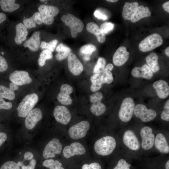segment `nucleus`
<instances>
[{
  "instance_id": "obj_5",
  "label": "nucleus",
  "mask_w": 169,
  "mask_h": 169,
  "mask_svg": "<svg viewBox=\"0 0 169 169\" xmlns=\"http://www.w3.org/2000/svg\"><path fill=\"white\" fill-rule=\"evenodd\" d=\"M163 42L161 37L158 34L154 33L143 40L140 43L139 48L142 52H147L160 46Z\"/></svg>"
},
{
  "instance_id": "obj_23",
  "label": "nucleus",
  "mask_w": 169,
  "mask_h": 169,
  "mask_svg": "<svg viewBox=\"0 0 169 169\" xmlns=\"http://www.w3.org/2000/svg\"><path fill=\"white\" fill-rule=\"evenodd\" d=\"M18 89V85L12 82L9 84V88L0 85V97L9 100H13L15 97L14 91Z\"/></svg>"
},
{
  "instance_id": "obj_18",
  "label": "nucleus",
  "mask_w": 169,
  "mask_h": 169,
  "mask_svg": "<svg viewBox=\"0 0 169 169\" xmlns=\"http://www.w3.org/2000/svg\"><path fill=\"white\" fill-rule=\"evenodd\" d=\"M60 89V92L57 97L58 101L64 105H70L72 100L69 94L73 92L72 87L69 84H64L61 86Z\"/></svg>"
},
{
  "instance_id": "obj_37",
  "label": "nucleus",
  "mask_w": 169,
  "mask_h": 169,
  "mask_svg": "<svg viewBox=\"0 0 169 169\" xmlns=\"http://www.w3.org/2000/svg\"><path fill=\"white\" fill-rule=\"evenodd\" d=\"M106 60L103 57L99 58L95 66L93 73L94 74H101L104 71L106 65Z\"/></svg>"
},
{
  "instance_id": "obj_28",
  "label": "nucleus",
  "mask_w": 169,
  "mask_h": 169,
  "mask_svg": "<svg viewBox=\"0 0 169 169\" xmlns=\"http://www.w3.org/2000/svg\"><path fill=\"white\" fill-rule=\"evenodd\" d=\"M151 14V12L148 7L140 6L137 8L131 21L132 23H135L142 18L149 17Z\"/></svg>"
},
{
  "instance_id": "obj_35",
  "label": "nucleus",
  "mask_w": 169,
  "mask_h": 169,
  "mask_svg": "<svg viewBox=\"0 0 169 169\" xmlns=\"http://www.w3.org/2000/svg\"><path fill=\"white\" fill-rule=\"evenodd\" d=\"M43 166L49 169H64L62 167V164L58 160L52 159H47L43 162Z\"/></svg>"
},
{
  "instance_id": "obj_19",
  "label": "nucleus",
  "mask_w": 169,
  "mask_h": 169,
  "mask_svg": "<svg viewBox=\"0 0 169 169\" xmlns=\"http://www.w3.org/2000/svg\"><path fill=\"white\" fill-rule=\"evenodd\" d=\"M129 56V53L127 51L126 48L123 46L120 47L113 55V63L116 66H121L127 61Z\"/></svg>"
},
{
  "instance_id": "obj_16",
  "label": "nucleus",
  "mask_w": 169,
  "mask_h": 169,
  "mask_svg": "<svg viewBox=\"0 0 169 169\" xmlns=\"http://www.w3.org/2000/svg\"><path fill=\"white\" fill-rule=\"evenodd\" d=\"M42 118V114L39 109L36 108L32 110L26 116L25 121L26 128L29 130L33 129Z\"/></svg>"
},
{
  "instance_id": "obj_56",
  "label": "nucleus",
  "mask_w": 169,
  "mask_h": 169,
  "mask_svg": "<svg viewBox=\"0 0 169 169\" xmlns=\"http://www.w3.org/2000/svg\"><path fill=\"white\" fill-rule=\"evenodd\" d=\"M106 1L110 2L115 3L118 1L117 0H107Z\"/></svg>"
},
{
  "instance_id": "obj_21",
  "label": "nucleus",
  "mask_w": 169,
  "mask_h": 169,
  "mask_svg": "<svg viewBox=\"0 0 169 169\" xmlns=\"http://www.w3.org/2000/svg\"><path fill=\"white\" fill-rule=\"evenodd\" d=\"M152 86L160 98L164 99L169 96V86L166 81L163 80L156 81L153 83Z\"/></svg>"
},
{
  "instance_id": "obj_25",
  "label": "nucleus",
  "mask_w": 169,
  "mask_h": 169,
  "mask_svg": "<svg viewBox=\"0 0 169 169\" xmlns=\"http://www.w3.org/2000/svg\"><path fill=\"white\" fill-rule=\"evenodd\" d=\"M40 44L39 32L36 31L25 42L23 46L24 47H28L32 51H37L39 49Z\"/></svg>"
},
{
  "instance_id": "obj_36",
  "label": "nucleus",
  "mask_w": 169,
  "mask_h": 169,
  "mask_svg": "<svg viewBox=\"0 0 169 169\" xmlns=\"http://www.w3.org/2000/svg\"><path fill=\"white\" fill-rule=\"evenodd\" d=\"M53 54L51 51L47 49L43 50L40 54L38 59V64L41 66H44L47 59H51L53 58Z\"/></svg>"
},
{
  "instance_id": "obj_31",
  "label": "nucleus",
  "mask_w": 169,
  "mask_h": 169,
  "mask_svg": "<svg viewBox=\"0 0 169 169\" xmlns=\"http://www.w3.org/2000/svg\"><path fill=\"white\" fill-rule=\"evenodd\" d=\"M92 83L90 89L92 92H96L99 90L103 85V78L101 74H94L90 78Z\"/></svg>"
},
{
  "instance_id": "obj_41",
  "label": "nucleus",
  "mask_w": 169,
  "mask_h": 169,
  "mask_svg": "<svg viewBox=\"0 0 169 169\" xmlns=\"http://www.w3.org/2000/svg\"><path fill=\"white\" fill-rule=\"evenodd\" d=\"M161 117L163 120L168 121L169 120V100L165 103L164 108L161 115Z\"/></svg>"
},
{
  "instance_id": "obj_55",
  "label": "nucleus",
  "mask_w": 169,
  "mask_h": 169,
  "mask_svg": "<svg viewBox=\"0 0 169 169\" xmlns=\"http://www.w3.org/2000/svg\"><path fill=\"white\" fill-rule=\"evenodd\" d=\"M166 169H169V160H168L165 164Z\"/></svg>"
},
{
  "instance_id": "obj_47",
  "label": "nucleus",
  "mask_w": 169,
  "mask_h": 169,
  "mask_svg": "<svg viewBox=\"0 0 169 169\" xmlns=\"http://www.w3.org/2000/svg\"><path fill=\"white\" fill-rule=\"evenodd\" d=\"M95 16L99 19H102L103 20H106L108 18L106 15L102 13L98 10H96L94 12Z\"/></svg>"
},
{
  "instance_id": "obj_44",
  "label": "nucleus",
  "mask_w": 169,
  "mask_h": 169,
  "mask_svg": "<svg viewBox=\"0 0 169 169\" xmlns=\"http://www.w3.org/2000/svg\"><path fill=\"white\" fill-rule=\"evenodd\" d=\"M13 105L10 102H6L0 97V110H8L11 108Z\"/></svg>"
},
{
  "instance_id": "obj_51",
  "label": "nucleus",
  "mask_w": 169,
  "mask_h": 169,
  "mask_svg": "<svg viewBox=\"0 0 169 169\" xmlns=\"http://www.w3.org/2000/svg\"><path fill=\"white\" fill-rule=\"evenodd\" d=\"M6 18V15L4 13L0 12V23L4 21Z\"/></svg>"
},
{
  "instance_id": "obj_49",
  "label": "nucleus",
  "mask_w": 169,
  "mask_h": 169,
  "mask_svg": "<svg viewBox=\"0 0 169 169\" xmlns=\"http://www.w3.org/2000/svg\"><path fill=\"white\" fill-rule=\"evenodd\" d=\"M33 153L29 151L26 152L24 156V159L25 160H30L33 159Z\"/></svg>"
},
{
  "instance_id": "obj_26",
  "label": "nucleus",
  "mask_w": 169,
  "mask_h": 169,
  "mask_svg": "<svg viewBox=\"0 0 169 169\" xmlns=\"http://www.w3.org/2000/svg\"><path fill=\"white\" fill-rule=\"evenodd\" d=\"M86 28L88 32L96 36L99 43H102L105 41V34L101 31L96 23L93 22H90L87 24Z\"/></svg>"
},
{
  "instance_id": "obj_4",
  "label": "nucleus",
  "mask_w": 169,
  "mask_h": 169,
  "mask_svg": "<svg viewBox=\"0 0 169 169\" xmlns=\"http://www.w3.org/2000/svg\"><path fill=\"white\" fill-rule=\"evenodd\" d=\"M135 104L131 97H127L123 101L119 110L118 116L122 121L126 122L131 119L134 113Z\"/></svg>"
},
{
  "instance_id": "obj_27",
  "label": "nucleus",
  "mask_w": 169,
  "mask_h": 169,
  "mask_svg": "<svg viewBox=\"0 0 169 169\" xmlns=\"http://www.w3.org/2000/svg\"><path fill=\"white\" fill-rule=\"evenodd\" d=\"M16 32L15 42L18 44H21L26 39L28 31L26 27L22 23L18 24L15 27Z\"/></svg>"
},
{
  "instance_id": "obj_22",
  "label": "nucleus",
  "mask_w": 169,
  "mask_h": 169,
  "mask_svg": "<svg viewBox=\"0 0 169 169\" xmlns=\"http://www.w3.org/2000/svg\"><path fill=\"white\" fill-rule=\"evenodd\" d=\"M154 145L156 149L160 153L167 154L169 152V146L164 135L161 133L157 134L155 137Z\"/></svg>"
},
{
  "instance_id": "obj_50",
  "label": "nucleus",
  "mask_w": 169,
  "mask_h": 169,
  "mask_svg": "<svg viewBox=\"0 0 169 169\" xmlns=\"http://www.w3.org/2000/svg\"><path fill=\"white\" fill-rule=\"evenodd\" d=\"M162 8L164 10L167 12L169 13V1L164 3L162 5Z\"/></svg>"
},
{
  "instance_id": "obj_34",
  "label": "nucleus",
  "mask_w": 169,
  "mask_h": 169,
  "mask_svg": "<svg viewBox=\"0 0 169 169\" xmlns=\"http://www.w3.org/2000/svg\"><path fill=\"white\" fill-rule=\"evenodd\" d=\"M114 68L113 65L110 63L108 64L102 73L101 74L103 78V84H110L113 80L112 74L111 71Z\"/></svg>"
},
{
  "instance_id": "obj_20",
  "label": "nucleus",
  "mask_w": 169,
  "mask_h": 169,
  "mask_svg": "<svg viewBox=\"0 0 169 169\" xmlns=\"http://www.w3.org/2000/svg\"><path fill=\"white\" fill-rule=\"evenodd\" d=\"M131 74L135 78H141L148 79H151L153 76V73L146 64L141 67H136L134 68L131 71Z\"/></svg>"
},
{
  "instance_id": "obj_24",
  "label": "nucleus",
  "mask_w": 169,
  "mask_h": 169,
  "mask_svg": "<svg viewBox=\"0 0 169 169\" xmlns=\"http://www.w3.org/2000/svg\"><path fill=\"white\" fill-rule=\"evenodd\" d=\"M138 5L137 2H126L123 8L122 16L123 18L125 20H131L138 7Z\"/></svg>"
},
{
  "instance_id": "obj_10",
  "label": "nucleus",
  "mask_w": 169,
  "mask_h": 169,
  "mask_svg": "<svg viewBox=\"0 0 169 169\" xmlns=\"http://www.w3.org/2000/svg\"><path fill=\"white\" fill-rule=\"evenodd\" d=\"M141 138V146L144 150H147L152 148L154 145L155 136L153 130L148 126L143 127L140 131Z\"/></svg>"
},
{
  "instance_id": "obj_12",
  "label": "nucleus",
  "mask_w": 169,
  "mask_h": 169,
  "mask_svg": "<svg viewBox=\"0 0 169 169\" xmlns=\"http://www.w3.org/2000/svg\"><path fill=\"white\" fill-rule=\"evenodd\" d=\"M122 139L124 144L129 149L136 151L140 149V142L134 132L131 130H128L124 132Z\"/></svg>"
},
{
  "instance_id": "obj_40",
  "label": "nucleus",
  "mask_w": 169,
  "mask_h": 169,
  "mask_svg": "<svg viewBox=\"0 0 169 169\" xmlns=\"http://www.w3.org/2000/svg\"><path fill=\"white\" fill-rule=\"evenodd\" d=\"M114 24L110 22H105L102 24L100 29L101 31L105 34H107L114 28Z\"/></svg>"
},
{
  "instance_id": "obj_48",
  "label": "nucleus",
  "mask_w": 169,
  "mask_h": 169,
  "mask_svg": "<svg viewBox=\"0 0 169 169\" xmlns=\"http://www.w3.org/2000/svg\"><path fill=\"white\" fill-rule=\"evenodd\" d=\"M7 139L6 134L3 132H0V147Z\"/></svg>"
},
{
  "instance_id": "obj_14",
  "label": "nucleus",
  "mask_w": 169,
  "mask_h": 169,
  "mask_svg": "<svg viewBox=\"0 0 169 169\" xmlns=\"http://www.w3.org/2000/svg\"><path fill=\"white\" fill-rule=\"evenodd\" d=\"M53 114L56 120L63 125L67 124L71 119L69 110L64 106H56L54 109Z\"/></svg>"
},
{
  "instance_id": "obj_57",
  "label": "nucleus",
  "mask_w": 169,
  "mask_h": 169,
  "mask_svg": "<svg viewBox=\"0 0 169 169\" xmlns=\"http://www.w3.org/2000/svg\"><path fill=\"white\" fill-rule=\"evenodd\" d=\"M18 165L20 166H22L23 165V162H21V161H19L18 162Z\"/></svg>"
},
{
  "instance_id": "obj_3",
  "label": "nucleus",
  "mask_w": 169,
  "mask_h": 169,
  "mask_svg": "<svg viewBox=\"0 0 169 169\" xmlns=\"http://www.w3.org/2000/svg\"><path fill=\"white\" fill-rule=\"evenodd\" d=\"M38 99V95L35 93L31 94L26 96L18 107V116L22 118L26 117L37 103Z\"/></svg>"
},
{
  "instance_id": "obj_6",
  "label": "nucleus",
  "mask_w": 169,
  "mask_h": 169,
  "mask_svg": "<svg viewBox=\"0 0 169 169\" xmlns=\"http://www.w3.org/2000/svg\"><path fill=\"white\" fill-rule=\"evenodd\" d=\"M38 10L42 22L46 25L53 24L54 22V17L57 15L59 13V10L57 7L44 4L40 5Z\"/></svg>"
},
{
  "instance_id": "obj_11",
  "label": "nucleus",
  "mask_w": 169,
  "mask_h": 169,
  "mask_svg": "<svg viewBox=\"0 0 169 169\" xmlns=\"http://www.w3.org/2000/svg\"><path fill=\"white\" fill-rule=\"evenodd\" d=\"M62 145L59 139L54 138L46 146L43 152V156L45 159L54 157L55 154H59L61 152Z\"/></svg>"
},
{
  "instance_id": "obj_8",
  "label": "nucleus",
  "mask_w": 169,
  "mask_h": 169,
  "mask_svg": "<svg viewBox=\"0 0 169 169\" xmlns=\"http://www.w3.org/2000/svg\"><path fill=\"white\" fill-rule=\"evenodd\" d=\"M133 114L143 122L151 121L156 116L155 110L148 109L145 105L141 104H138L135 106Z\"/></svg>"
},
{
  "instance_id": "obj_42",
  "label": "nucleus",
  "mask_w": 169,
  "mask_h": 169,
  "mask_svg": "<svg viewBox=\"0 0 169 169\" xmlns=\"http://www.w3.org/2000/svg\"><path fill=\"white\" fill-rule=\"evenodd\" d=\"M0 169H20L18 163L13 161H8L3 164Z\"/></svg>"
},
{
  "instance_id": "obj_13",
  "label": "nucleus",
  "mask_w": 169,
  "mask_h": 169,
  "mask_svg": "<svg viewBox=\"0 0 169 169\" xmlns=\"http://www.w3.org/2000/svg\"><path fill=\"white\" fill-rule=\"evenodd\" d=\"M9 79L12 83L18 86L30 84L32 82L28 73L23 70L14 71L10 74Z\"/></svg>"
},
{
  "instance_id": "obj_39",
  "label": "nucleus",
  "mask_w": 169,
  "mask_h": 169,
  "mask_svg": "<svg viewBox=\"0 0 169 169\" xmlns=\"http://www.w3.org/2000/svg\"><path fill=\"white\" fill-rule=\"evenodd\" d=\"M96 50V48L95 46L92 44H89L82 46L80 48V52L81 54L89 56Z\"/></svg>"
},
{
  "instance_id": "obj_52",
  "label": "nucleus",
  "mask_w": 169,
  "mask_h": 169,
  "mask_svg": "<svg viewBox=\"0 0 169 169\" xmlns=\"http://www.w3.org/2000/svg\"><path fill=\"white\" fill-rule=\"evenodd\" d=\"M21 166L22 169H33L29 164L28 166L23 165Z\"/></svg>"
},
{
  "instance_id": "obj_9",
  "label": "nucleus",
  "mask_w": 169,
  "mask_h": 169,
  "mask_svg": "<svg viewBox=\"0 0 169 169\" xmlns=\"http://www.w3.org/2000/svg\"><path fill=\"white\" fill-rule=\"evenodd\" d=\"M90 127V124L88 121H81L69 129L68 131L69 135L73 139L82 138L86 135Z\"/></svg>"
},
{
  "instance_id": "obj_53",
  "label": "nucleus",
  "mask_w": 169,
  "mask_h": 169,
  "mask_svg": "<svg viewBox=\"0 0 169 169\" xmlns=\"http://www.w3.org/2000/svg\"><path fill=\"white\" fill-rule=\"evenodd\" d=\"M166 54L169 57V47H167L165 50Z\"/></svg>"
},
{
  "instance_id": "obj_32",
  "label": "nucleus",
  "mask_w": 169,
  "mask_h": 169,
  "mask_svg": "<svg viewBox=\"0 0 169 169\" xmlns=\"http://www.w3.org/2000/svg\"><path fill=\"white\" fill-rule=\"evenodd\" d=\"M15 0H1L0 1V5L2 9L6 12H12L19 8L20 5L16 3Z\"/></svg>"
},
{
  "instance_id": "obj_15",
  "label": "nucleus",
  "mask_w": 169,
  "mask_h": 169,
  "mask_svg": "<svg viewBox=\"0 0 169 169\" xmlns=\"http://www.w3.org/2000/svg\"><path fill=\"white\" fill-rule=\"evenodd\" d=\"M86 152V150L84 146L78 142L72 143L70 146L67 145L64 147L63 151L64 156L69 158L75 155H82Z\"/></svg>"
},
{
  "instance_id": "obj_54",
  "label": "nucleus",
  "mask_w": 169,
  "mask_h": 169,
  "mask_svg": "<svg viewBox=\"0 0 169 169\" xmlns=\"http://www.w3.org/2000/svg\"><path fill=\"white\" fill-rule=\"evenodd\" d=\"M83 59L85 61H88L90 59V58L89 55H86L84 57Z\"/></svg>"
},
{
  "instance_id": "obj_43",
  "label": "nucleus",
  "mask_w": 169,
  "mask_h": 169,
  "mask_svg": "<svg viewBox=\"0 0 169 169\" xmlns=\"http://www.w3.org/2000/svg\"><path fill=\"white\" fill-rule=\"evenodd\" d=\"M131 165L125 160L120 159L118 162L115 166L113 169H130Z\"/></svg>"
},
{
  "instance_id": "obj_2",
  "label": "nucleus",
  "mask_w": 169,
  "mask_h": 169,
  "mask_svg": "<svg viewBox=\"0 0 169 169\" xmlns=\"http://www.w3.org/2000/svg\"><path fill=\"white\" fill-rule=\"evenodd\" d=\"M61 19L70 28L71 36L74 38H76L78 33H80L84 28L83 22L70 13H68L66 15L62 16Z\"/></svg>"
},
{
  "instance_id": "obj_30",
  "label": "nucleus",
  "mask_w": 169,
  "mask_h": 169,
  "mask_svg": "<svg viewBox=\"0 0 169 169\" xmlns=\"http://www.w3.org/2000/svg\"><path fill=\"white\" fill-rule=\"evenodd\" d=\"M23 22L26 28L28 29L35 27L36 23L41 24L43 23L41 15L39 12L35 13L30 18L24 19Z\"/></svg>"
},
{
  "instance_id": "obj_29",
  "label": "nucleus",
  "mask_w": 169,
  "mask_h": 169,
  "mask_svg": "<svg viewBox=\"0 0 169 169\" xmlns=\"http://www.w3.org/2000/svg\"><path fill=\"white\" fill-rule=\"evenodd\" d=\"M158 59V57L157 55L154 52L151 53L146 58L147 65L150 68L153 73H156L160 70Z\"/></svg>"
},
{
  "instance_id": "obj_45",
  "label": "nucleus",
  "mask_w": 169,
  "mask_h": 169,
  "mask_svg": "<svg viewBox=\"0 0 169 169\" xmlns=\"http://www.w3.org/2000/svg\"><path fill=\"white\" fill-rule=\"evenodd\" d=\"M82 169H102L100 165L97 162H93L90 164H84L82 167Z\"/></svg>"
},
{
  "instance_id": "obj_7",
  "label": "nucleus",
  "mask_w": 169,
  "mask_h": 169,
  "mask_svg": "<svg viewBox=\"0 0 169 169\" xmlns=\"http://www.w3.org/2000/svg\"><path fill=\"white\" fill-rule=\"evenodd\" d=\"M103 97V95L100 92H96L89 97L90 101L93 103L90 106V110L95 116H100L103 115L106 110V106L101 102Z\"/></svg>"
},
{
  "instance_id": "obj_17",
  "label": "nucleus",
  "mask_w": 169,
  "mask_h": 169,
  "mask_svg": "<svg viewBox=\"0 0 169 169\" xmlns=\"http://www.w3.org/2000/svg\"><path fill=\"white\" fill-rule=\"evenodd\" d=\"M68 64L69 70L74 75H79L83 70L82 63L74 53H71L68 56Z\"/></svg>"
},
{
  "instance_id": "obj_46",
  "label": "nucleus",
  "mask_w": 169,
  "mask_h": 169,
  "mask_svg": "<svg viewBox=\"0 0 169 169\" xmlns=\"http://www.w3.org/2000/svg\"><path fill=\"white\" fill-rule=\"evenodd\" d=\"M8 68V64L6 59L0 55V72L6 71Z\"/></svg>"
},
{
  "instance_id": "obj_1",
  "label": "nucleus",
  "mask_w": 169,
  "mask_h": 169,
  "mask_svg": "<svg viewBox=\"0 0 169 169\" xmlns=\"http://www.w3.org/2000/svg\"><path fill=\"white\" fill-rule=\"evenodd\" d=\"M116 146L115 139L112 136H107L97 140L95 143L94 148L97 154L106 156L113 152Z\"/></svg>"
},
{
  "instance_id": "obj_38",
  "label": "nucleus",
  "mask_w": 169,
  "mask_h": 169,
  "mask_svg": "<svg viewBox=\"0 0 169 169\" xmlns=\"http://www.w3.org/2000/svg\"><path fill=\"white\" fill-rule=\"evenodd\" d=\"M58 42V41L56 39L53 40L49 43L42 41L41 43L40 47L42 49H48L53 52Z\"/></svg>"
},
{
  "instance_id": "obj_33",
  "label": "nucleus",
  "mask_w": 169,
  "mask_h": 169,
  "mask_svg": "<svg viewBox=\"0 0 169 169\" xmlns=\"http://www.w3.org/2000/svg\"><path fill=\"white\" fill-rule=\"evenodd\" d=\"M56 50L58 53L55 56L58 60L65 59L71 52V49L63 44H59L56 47Z\"/></svg>"
},
{
  "instance_id": "obj_58",
  "label": "nucleus",
  "mask_w": 169,
  "mask_h": 169,
  "mask_svg": "<svg viewBox=\"0 0 169 169\" xmlns=\"http://www.w3.org/2000/svg\"><path fill=\"white\" fill-rule=\"evenodd\" d=\"M19 154H21V153H19Z\"/></svg>"
}]
</instances>
